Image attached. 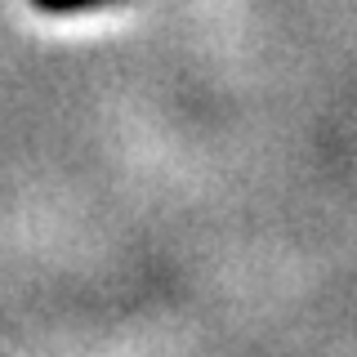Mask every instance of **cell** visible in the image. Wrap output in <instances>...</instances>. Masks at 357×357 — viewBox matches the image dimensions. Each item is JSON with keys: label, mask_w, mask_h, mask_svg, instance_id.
<instances>
[{"label": "cell", "mask_w": 357, "mask_h": 357, "mask_svg": "<svg viewBox=\"0 0 357 357\" xmlns=\"http://www.w3.org/2000/svg\"><path fill=\"white\" fill-rule=\"evenodd\" d=\"M36 14H50V18H76V14H98V9H116L126 0H27Z\"/></svg>", "instance_id": "cell-1"}]
</instances>
